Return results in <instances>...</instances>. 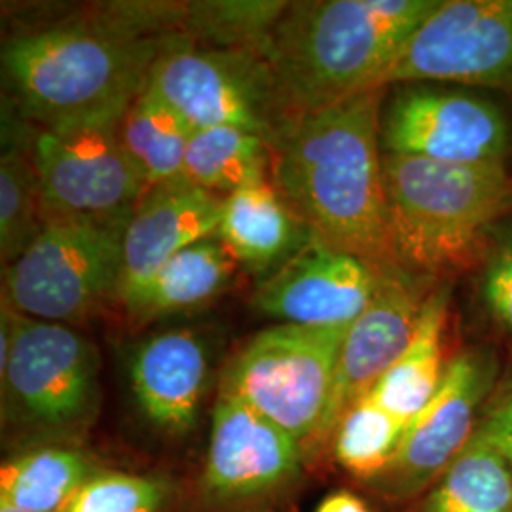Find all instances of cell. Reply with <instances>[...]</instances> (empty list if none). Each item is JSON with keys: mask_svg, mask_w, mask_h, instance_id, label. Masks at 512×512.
Returning <instances> with one entry per match:
<instances>
[{"mask_svg": "<svg viewBox=\"0 0 512 512\" xmlns=\"http://www.w3.org/2000/svg\"><path fill=\"white\" fill-rule=\"evenodd\" d=\"M385 88L296 118L272 147L270 175L313 238L376 272L399 268L385 194L380 110Z\"/></svg>", "mask_w": 512, "mask_h": 512, "instance_id": "1", "label": "cell"}, {"mask_svg": "<svg viewBox=\"0 0 512 512\" xmlns=\"http://www.w3.org/2000/svg\"><path fill=\"white\" fill-rule=\"evenodd\" d=\"M439 0H308L287 4L262 46L291 120L378 88Z\"/></svg>", "mask_w": 512, "mask_h": 512, "instance_id": "2", "label": "cell"}, {"mask_svg": "<svg viewBox=\"0 0 512 512\" xmlns=\"http://www.w3.org/2000/svg\"><path fill=\"white\" fill-rule=\"evenodd\" d=\"M177 38H160L114 4L101 18L55 23L10 38L4 76L25 116L40 126L129 105Z\"/></svg>", "mask_w": 512, "mask_h": 512, "instance_id": "3", "label": "cell"}, {"mask_svg": "<svg viewBox=\"0 0 512 512\" xmlns=\"http://www.w3.org/2000/svg\"><path fill=\"white\" fill-rule=\"evenodd\" d=\"M384 179L397 266L439 283L473 270L495 224L512 211L509 164L384 154Z\"/></svg>", "mask_w": 512, "mask_h": 512, "instance_id": "4", "label": "cell"}, {"mask_svg": "<svg viewBox=\"0 0 512 512\" xmlns=\"http://www.w3.org/2000/svg\"><path fill=\"white\" fill-rule=\"evenodd\" d=\"M129 105L40 128L31 160L48 222L86 220L126 228L147 194L120 141V120Z\"/></svg>", "mask_w": 512, "mask_h": 512, "instance_id": "5", "label": "cell"}, {"mask_svg": "<svg viewBox=\"0 0 512 512\" xmlns=\"http://www.w3.org/2000/svg\"><path fill=\"white\" fill-rule=\"evenodd\" d=\"M124 230L86 220H50L33 245L4 268L2 298L50 323L82 325L118 302Z\"/></svg>", "mask_w": 512, "mask_h": 512, "instance_id": "6", "label": "cell"}, {"mask_svg": "<svg viewBox=\"0 0 512 512\" xmlns=\"http://www.w3.org/2000/svg\"><path fill=\"white\" fill-rule=\"evenodd\" d=\"M148 88L194 129H245L270 148L293 124L258 48L207 50L177 38L154 63Z\"/></svg>", "mask_w": 512, "mask_h": 512, "instance_id": "7", "label": "cell"}, {"mask_svg": "<svg viewBox=\"0 0 512 512\" xmlns=\"http://www.w3.org/2000/svg\"><path fill=\"white\" fill-rule=\"evenodd\" d=\"M344 336L346 330L279 323L239 349L220 385L306 448L325 418Z\"/></svg>", "mask_w": 512, "mask_h": 512, "instance_id": "8", "label": "cell"}, {"mask_svg": "<svg viewBox=\"0 0 512 512\" xmlns=\"http://www.w3.org/2000/svg\"><path fill=\"white\" fill-rule=\"evenodd\" d=\"M380 110L384 154L440 164H509V112L482 90L412 82L385 88Z\"/></svg>", "mask_w": 512, "mask_h": 512, "instance_id": "9", "label": "cell"}, {"mask_svg": "<svg viewBox=\"0 0 512 512\" xmlns=\"http://www.w3.org/2000/svg\"><path fill=\"white\" fill-rule=\"evenodd\" d=\"M412 82L512 93V0H439L378 88Z\"/></svg>", "mask_w": 512, "mask_h": 512, "instance_id": "10", "label": "cell"}, {"mask_svg": "<svg viewBox=\"0 0 512 512\" xmlns=\"http://www.w3.org/2000/svg\"><path fill=\"white\" fill-rule=\"evenodd\" d=\"M0 380L4 403L23 420L38 429L69 431L95 412L99 355L73 327L18 313Z\"/></svg>", "mask_w": 512, "mask_h": 512, "instance_id": "11", "label": "cell"}, {"mask_svg": "<svg viewBox=\"0 0 512 512\" xmlns=\"http://www.w3.org/2000/svg\"><path fill=\"white\" fill-rule=\"evenodd\" d=\"M495 380L492 349L469 348L454 355L437 395L406 425L395 458L372 484L387 497L406 499L439 480L475 437L480 408L494 395Z\"/></svg>", "mask_w": 512, "mask_h": 512, "instance_id": "12", "label": "cell"}, {"mask_svg": "<svg viewBox=\"0 0 512 512\" xmlns=\"http://www.w3.org/2000/svg\"><path fill=\"white\" fill-rule=\"evenodd\" d=\"M380 275L313 238L256 287L253 308L283 325L348 330L372 302Z\"/></svg>", "mask_w": 512, "mask_h": 512, "instance_id": "13", "label": "cell"}, {"mask_svg": "<svg viewBox=\"0 0 512 512\" xmlns=\"http://www.w3.org/2000/svg\"><path fill=\"white\" fill-rule=\"evenodd\" d=\"M439 281L385 270L380 285L359 319L346 330L327 412L317 433L325 440L357 401L366 397L410 344L421 310Z\"/></svg>", "mask_w": 512, "mask_h": 512, "instance_id": "14", "label": "cell"}, {"mask_svg": "<svg viewBox=\"0 0 512 512\" xmlns=\"http://www.w3.org/2000/svg\"><path fill=\"white\" fill-rule=\"evenodd\" d=\"M304 448L236 393L220 385L203 469V490L215 501H245L291 482Z\"/></svg>", "mask_w": 512, "mask_h": 512, "instance_id": "15", "label": "cell"}, {"mask_svg": "<svg viewBox=\"0 0 512 512\" xmlns=\"http://www.w3.org/2000/svg\"><path fill=\"white\" fill-rule=\"evenodd\" d=\"M224 198L186 183L150 188L124 230V268L118 304H126L167 260L215 238Z\"/></svg>", "mask_w": 512, "mask_h": 512, "instance_id": "16", "label": "cell"}, {"mask_svg": "<svg viewBox=\"0 0 512 512\" xmlns=\"http://www.w3.org/2000/svg\"><path fill=\"white\" fill-rule=\"evenodd\" d=\"M209 349L196 330L158 332L129 359V382L145 420L171 437H184L200 418L209 380Z\"/></svg>", "mask_w": 512, "mask_h": 512, "instance_id": "17", "label": "cell"}, {"mask_svg": "<svg viewBox=\"0 0 512 512\" xmlns=\"http://www.w3.org/2000/svg\"><path fill=\"white\" fill-rule=\"evenodd\" d=\"M217 238L236 262L255 274H274L311 238L310 228L268 177L224 198Z\"/></svg>", "mask_w": 512, "mask_h": 512, "instance_id": "18", "label": "cell"}, {"mask_svg": "<svg viewBox=\"0 0 512 512\" xmlns=\"http://www.w3.org/2000/svg\"><path fill=\"white\" fill-rule=\"evenodd\" d=\"M450 298V281H440L425 300L414 336L403 355L368 393L406 425L433 401L450 363L444 359Z\"/></svg>", "mask_w": 512, "mask_h": 512, "instance_id": "19", "label": "cell"}, {"mask_svg": "<svg viewBox=\"0 0 512 512\" xmlns=\"http://www.w3.org/2000/svg\"><path fill=\"white\" fill-rule=\"evenodd\" d=\"M238 266L217 236L203 239L167 260L122 308L137 321L200 308L230 285Z\"/></svg>", "mask_w": 512, "mask_h": 512, "instance_id": "20", "label": "cell"}, {"mask_svg": "<svg viewBox=\"0 0 512 512\" xmlns=\"http://www.w3.org/2000/svg\"><path fill=\"white\" fill-rule=\"evenodd\" d=\"M97 465L71 446H44L4 461L0 507L25 512H65Z\"/></svg>", "mask_w": 512, "mask_h": 512, "instance_id": "21", "label": "cell"}, {"mask_svg": "<svg viewBox=\"0 0 512 512\" xmlns=\"http://www.w3.org/2000/svg\"><path fill=\"white\" fill-rule=\"evenodd\" d=\"M194 131L148 86L131 101L120 120V141L147 190L181 181L186 148Z\"/></svg>", "mask_w": 512, "mask_h": 512, "instance_id": "22", "label": "cell"}, {"mask_svg": "<svg viewBox=\"0 0 512 512\" xmlns=\"http://www.w3.org/2000/svg\"><path fill=\"white\" fill-rule=\"evenodd\" d=\"M272 148L245 129H196L184 156L181 183L230 196L241 186L268 177Z\"/></svg>", "mask_w": 512, "mask_h": 512, "instance_id": "23", "label": "cell"}, {"mask_svg": "<svg viewBox=\"0 0 512 512\" xmlns=\"http://www.w3.org/2000/svg\"><path fill=\"white\" fill-rule=\"evenodd\" d=\"M425 512H512V469L478 433L442 473Z\"/></svg>", "mask_w": 512, "mask_h": 512, "instance_id": "24", "label": "cell"}, {"mask_svg": "<svg viewBox=\"0 0 512 512\" xmlns=\"http://www.w3.org/2000/svg\"><path fill=\"white\" fill-rule=\"evenodd\" d=\"M406 423L370 395L353 404L334 429V456L361 480H376L403 442Z\"/></svg>", "mask_w": 512, "mask_h": 512, "instance_id": "25", "label": "cell"}, {"mask_svg": "<svg viewBox=\"0 0 512 512\" xmlns=\"http://www.w3.org/2000/svg\"><path fill=\"white\" fill-rule=\"evenodd\" d=\"M48 224L31 154L10 147L0 162V255L8 268Z\"/></svg>", "mask_w": 512, "mask_h": 512, "instance_id": "26", "label": "cell"}, {"mask_svg": "<svg viewBox=\"0 0 512 512\" xmlns=\"http://www.w3.org/2000/svg\"><path fill=\"white\" fill-rule=\"evenodd\" d=\"M169 495L162 476L97 471L65 512H162Z\"/></svg>", "mask_w": 512, "mask_h": 512, "instance_id": "27", "label": "cell"}, {"mask_svg": "<svg viewBox=\"0 0 512 512\" xmlns=\"http://www.w3.org/2000/svg\"><path fill=\"white\" fill-rule=\"evenodd\" d=\"M473 272L482 308L512 338V211L495 224Z\"/></svg>", "mask_w": 512, "mask_h": 512, "instance_id": "28", "label": "cell"}, {"mask_svg": "<svg viewBox=\"0 0 512 512\" xmlns=\"http://www.w3.org/2000/svg\"><path fill=\"white\" fill-rule=\"evenodd\" d=\"M476 433L488 440L512 469V382L501 385L490 397Z\"/></svg>", "mask_w": 512, "mask_h": 512, "instance_id": "29", "label": "cell"}, {"mask_svg": "<svg viewBox=\"0 0 512 512\" xmlns=\"http://www.w3.org/2000/svg\"><path fill=\"white\" fill-rule=\"evenodd\" d=\"M315 512H368L365 503L357 495L336 492L329 495Z\"/></svg>", "mask_w": 512, "mask_h": 512, "instance_id": "30", "label": "cell"}, {"mask_svg": "<svg viewBox=\"0 0 512 512\" xmlns=\"http://www.w3.org/2000/svg\"><path fill=\"white\" fill-rule=\"evenodd\" d=\"M0 512H25V511H16V509H8V507H0Z\"/></svg>", "mask_w": 512, "mask_h": 512, "instance_id": "31", "label": "cell"}]
</instances>
